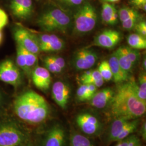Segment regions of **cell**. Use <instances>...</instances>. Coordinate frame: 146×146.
<instances>
[{
  "label": "cell",
  "mask_w": 146,
  "mask_h": 146,
  "mask_svg": "<svg viewBox=\"0 0 146 146\" xmlns=\"http://www.w3.org/2000/svg\"><path fill=\"white\" fill-rule=\"evenodd\" d=\"M108 107L114 119L133 120L145 114L146 104L137 96V82L134 78H131L128 81L118 84Z\"/></svg>",
  "instance_id": "6da1fadb"
},
{
  "label": "cell",
  "mask_w": 146,
  "mask_h": 146,
  "mask_svg": "<svg viewBox=\"0 0 146 146\" xmlns=\"http://www.w3.org/2000/svg\"><path fill=\"white\" fill-rule=\"evenodd\" d=\"M13 109L20 120L33 125L44 122L50 114L46 100L33 90H28L19 95L14 101Z\"/></svg>",
  "instance_id": "7a4b0ae2"
},
{
  "label": "cell",
  "mask_w": 146,
  "mask_h": 146,
  "mask_svg": "<svg viewBox=\"0 0 146 146\" xmlns=\"http://www.w3.org/2000/svg\"><path fill=\"white\" fill-rule=\"evenodd\" d=\"M30 141L29 134L16 120H0V146H21Z\"/></svg>",
  "instance_id": "3957f363"
},
{
  "label": "cell",
  "mask_w": 146,
  "mask_h": 146,
  "mask_svg": "<svg viewBox=\"0 0 146 146\" xmlns=\"http://www.w3.org/2000/svg\"><path fill=\"white\" fill-rule=\"evenodd\" d=\"M71 19L61 8H51L42 13L37 19V24L43 31L65 33L70 27Z\"/></svg>",
  "instance_id": "277c9868"
},
{
  "label": "cell",
  "mask_w": 146,
  "mask_h": 146,
  "mask_svg": "<svg viewBox=\"0 0 146 146\" xmlns=\"http://www.w3.org/2000/svg\"><path fill=\"white\" fill-rule=\"evenodd\" d=\"M98 22V14L94 6L84 2L77 8L74 16V31L84 34L93 31Z\"/></svg>",
  "instance_id": "5b68a950"
},
{
  "label": "cell",
  "mask_w": 146,
  "mask_h": 146,
  "mask_svg": "<svg viewBox=\"0 0 146 146\" xmlns=\"http://www.w3.org/2000/svg\"><path fill=\"white\" fill-rule=\"evenodd\" d=\"M0 81L10 84L15 88L22 84L20 68L10 59L0 63Z\"/></svg>",
  "instance_id": "8992f818"
},
{
  "label": "cell",
  "mask_w": 146,
  "mask_h": 146,
  "mask_svg": "<svg viewBox=\"0 0 146 146\" xmlns=\"http://www.w3.org/2000/svg\"><path fill=\"white\" fill-rule=\"evenodd\" d=\"M76 123L80 129L88 135H98L102 129V124L94 115L81 113L76 116Z\"/></svg>",
  "instance_id": "52a82bcc"
},
{
  "label": "cell",
  "mask_w": 146,
  "mask_h": 146,
  "mask_svg": "<svg viewBox=\"0 0 146 146\" xmlns=\"http://www.w3.org/2000/svg\"><path fill=\"white\" fill-rule=\"evenodd\" d=\"M14 37L17 44L27 50L38 55L41 52L38 42L33 33L22 27H17L14 31Z\"/></svg>",
  "instance_id": "ba28073f"
},
{
  "label": "cell",
  "mask_w": 146,
  "mask_h": 146,
  "mask_svg": "<svg viewBox=\"0 0 146 146\" xmlns=\"http://www.w3.org/2000/svg\"><path fill=\"white\" fill-rule=\"evenodd\" d=\"M98 60V55L95 51L82 48L75 53L73 58V65L78 70H88L94 66Z\"/></svg>",
  "instance_id": "9c48e42d"
},
{
  "label": "cell",
  "mask_w": 146,
  "mask_h": 146,
  "mask_svg": "<svg viewBox=\"0 0 146 146\" xmlns=\"http://www.w3.org/2000/svg\"><path fill=\"white\" fill-rule=\"evenodd\" d=\"M9 9L11 14L21 21H26L31 17L34 13L32 0H11Z\"/></svg>",
  "instance_id": "30bf717a"
},
{
  "label": "cell",
  "mask_w": 146,
  "mask_h": 146,
  "mask_svg": "<svg viewBox=\"0 0 146 146\" xmlns=\"http://www.w3.org/2000/svg\"><path fill=\"white\" fill-rule=\"evenodd\" d=\"M66 133L62 126L58 124L52 125L45 134L42 146H65Z\"/></svg>",
  "instance_id": "8fae6325"
},
{
  "label": "cell",
  "mask_w": 146,
  "mask_h": 146,
  "mask_svg": "<svg viewBox=\"0 0 146 146\" xmlns=\"http://www.w3.org/2000/svg\"><path fill=\"white\" fill-rule=\"evenodd\" d=\"M122 35L119 31L108 29L99 34L94 38L93 45L107 49H112L121 41Z\"/></svg>",
  "instance_id": "7c38bea8"
},
{
  "label": "cell",
  "mask_w": 146,
  "mask_h": 146,
  "mask_svg": "<svg viewBox=\"0 0 146 146\" xmlns=\"http://www.w3.org/2000/svg\"><path fill=\"white\" fill-rule=\"evenodd\" d=\"M70 88L68 84L62 81H56L53 84L52 96L53 100L62 109H66L70 96Z\"/></svg>",
  "instance_id": "4fadbf2b"
},
{
  "label": "cell",
  "mask_w": 146,
  "mask_h": 146,
  "mask_svg": "<svg viewBox=\"0 0 146 146\" xmlns=\"http://www.w3.org/2000/svg\"><path fill=\"white\" fill-rule=\"evenodd\" d=\"M31 76L33 84L37 88L43 92L49 89L52 78L50 73L46 68L37 66L32 71Z\"/></svg>",
  "instance_id": "5bb4252c"
},
{
  "label": "cell",
  "mask_w": 146,
  "mask_h": 146,
  "mask_svg": "<svg viewBox=\"0 0 146 146\" xmlns=\"http://www.w3.org/2000/svg\"><path fill=\"white\" fill-rule=\"evenodd\" d=\"M115 94V90L110 87L97 91L89 101V104L98 109H104L109 106Z\"/></svg>",
  "instance_id": "9a60e30c"
},
{
  "label": "cell",
  "mask_w": 146,
  "mask_h": 146,
  "mask_svg": "<svg viewBox=\"0 0 146 146\" xmlns=\"http://www.w3.org/2000/svg\"><path fill=\"white\" fill-rule=\"evenodd\" d=\"M109 63L111 71L113 74V78L114 82L116 84L123 83L129 80L131 78L130 74L125 72L121 67L118 60L116 58L115 52H114L110 57Z\"/></svg>",
  "instance_id": "2e32d148"
},
{
  "label": "cell",
  "mask_w": 146,
  "mask_h": 146,
  "mask_svg": "<svg viewBox=\"0 0 146 146\" xmlns=\"http://www.w3.org/2000/svg\"><path fill=\"white\" fill-rule=\"evenodd\" d=\"M101 17L105 24L115 25L119 19L118 11L113 3L104 2L102 5Z\"/></svg>",
  "instance_id": "e0dca14e"
},
{
  "label": "cell",
  "mask_w": 146,
  "mask_h": 146,
  "mask_svg": "<svg viewBox=\"0 0 146 146\" xmlns=\"http://www.w3.org/2000/svg\"><path fill=\"white\" fill-rule=\"evenodd\" d=\"M98 88L92 84H81L76 92L77 99L84 102L89 101L98 91Z\"/></svg>",
  "instance_id": "ac0fdd59"
},
{
  "label": "cell",
  "mask_w": 146,
  "mask_h": 146,
  "mask_svg": "<svg viewBox=\"0 0 146 146\" xmlns=\"http://www.w3.org/2000/svg\"><path fill=\"white\" fill-rule=\"evenodd\" d=\"M131 120H128L125 118L114 119V121L110 127L108 133V139L110 141H115L117 136L119 135L123 128Z\"/></svg>",
  "instance_id": "d6986e66"
},
{
  "label": "cell",
  "mask_w": 146,
  "mask_h": 146,
  "mask_svg": "<svg viewBox=\"0 0 146 146\" xmlns=\"http://www.w3.org/2000/svg\"><path fill=\"white\" fill-rule=\"evenodd\" d=\"M114 52L121 67L125 72L130 74L134 66L131 62L130 59L126 53L125 47H120Z\"/></svg>",
  "instance_id": "ffe728a7"
},
{
  "label": "cell",
  "mask_w": 146,
  "mask_h": 146,
  "mask_svg": "<svg viewBox=\"0 0 146 146\" xmlns=\"http://www.w3.org/2000/svg\"><path fill=\"white\" fill-rule=\"evenodd\" d=\"M127 43L129 47L136 50L145 49L146 38L137 33L131 34L127 37Z\"/></svg>",
  "instance_id": "44dd1931"
},
{
  "label": "cell",
  "mask_w": 146,
  "mask_h": 146,
  "mask_svg": "<svg viewBox=\"0 0 146 146\" xmlns=\"http://www.w3.org/2000/svg\"><path fill=\"white\" fill-rule=\"evenodd\" d=\"M139 122L140 121L139 119L130 120L123 128V130L119 134V135L117 136L115 141L119 142L128 137V136L133 134L137 129Z\"/></svg>",
  "instance_id": "7402d4cb"
},
{
  "label": "cell",
  "mask_w": 146,
  "mask_h": 146,
  "mask_svg": "<svg viewBox=\"0 0 146 146\" xmlns=\"http://www.w3.org/2000/svg\"><path fill=\"white\" fill-rule=\"evenodd\" d=\"M22 50L26 58L27 68L28 73V76H29L31 75V73L33 69L37 67V64L38 62L37 55L23 48H22Z\"/></svg>",
  "instance_id": "603a6c76"
},
{
  "label": "cell",
  "mask_w": 146,
  "mask_h": 146,
  "mask_svg": "<svg viewBox=\"0 0 146 146\" xmlns=\"http://www.w3.org/2000/svg\"><path fill=\"white\" fill-rule=\"evenodd\" d=\"M65 47V43L61 38L40 46L41 52H55L62 50Z\"/></svg>",
  "instance_id": "cb8c5ba5"
},
{
  "label": "cell",
  "mask_w": 146,
  "mask_h": 146,
  "mask_svg": "<svg viewBox=\"0 0 146 146\" xmlns=\"http://www.w3.org/2000/svg\"><path fill=\"white\" fill-rule=\"evenodd\" d=\"M69 146H93L92 142L85 136L73 133L70 138Z\"/></svg>",
  "instance_id": "d4e9b609"
},
{
  "label": "cell",
  "mask_w": 146,
  "mask_h": 146,
  "mask_svg": "<svg viewBox=\"0 0 146 146\" xmlns=\"http://www.w3.org/2000/svg\"><path fill=\"white\" fill-rule=\"evenodd\" d=\"M137 95L141 101L146 104V72L141 73L139 78V83H137Z\"/></svg>",
  "instance_id": "484cf974"
},
{
  "label": "cell",
  "mask_w": 146,
  "mask_h": 146,
  "mask_svg": "<svg viewBox=\"0 0 146 146\" xmlns=\"http://www.w3.org/2000/svg\"><path fill=\"white\" fill-rule=\"evenodd\" d=\"M119 19L122 22L131 18L140 17V14L134 8L125 7L120 8L118 11Z\"/></svg>",
  "instance_id": "4316f807"
},
{
  "label": "cell",
  "mask_w": 146,
  "mask_h": 146,
  "mask_svg": "<svg viewBox=\"0 0 146 146\" xmlns=\"http://www.w3.org/2000/svg\"><path fill=\"white\" fill-rule=\"evenodd\" d=\"M104 82L99 70L98 69H94L92 70V72L88 78L81 83V84H92L97 88H99L104 84Z\"/></svg>",
  "instance_id": "83f0119b"
},
{
  "label": "cell",
  "mask_w": 146,
  "mask_h": 146,
  "mask_svg": "<svg viewBox=\"0 0 146 146\" xmlns=\"http://www.w3.org/2000/svg\"><path fill=\"white\" fill-rule=\"evenodd\" d=\"M98 70L104 81H110L113 78V74L108 61L104 60L101 63Z\"/></svg>",
  "instance_id": "f1b7e54d"
},
{
  "label": "cell",
  "mask_w": 146,
  "mask_h": 146,
  "mask_svg": "<svg viewBox=\"0 0 146 146\" xmlns=\"http://www.w3.org/2000/svg\"><path fill=\"white\" fill-rule=\"evenodd\" d=\"M16 64L17 65V67L22 69L24 72V73L28 76L26 58L22 50V48L17 44L16 48Z\"/></svg>",
  "instance_id": "f546056e"
},
{
  "label": "cell",
  "mask_w": 146,
  "mask_h": 146,
  "mask_svg": "<svg viewBox=\"0 0 146 146\" xmlns=\"http://www.w3.org/2000/svg\"><path fill=\"white\" fill-rule=\"evenodd\" d=\"M43 64L45 68L50 73L58 74L61 73L63 69L60 68L55 62L52 60L50 56H48L43 58L42 60Z\"/></svg>",
  "instance_id": "4dcf8cb0"
},
{
  "label": "cell",
  "mask_w": 146,
  "mask_h": 146,
  "mask_svg": "<svg viewBox=\"0 0 146 146\" xmlns=\"http://www.w3.org/2000/svg\"><path fill=\"white\" fill-rule=\"evenodd\" d=\"M34 36L36 38L37 41L38 42L39 48L40 46L44 45L50 42L56 41L60 38V37L54 34H34Z\"/></svg>",
  "instance_id": "1f68e13d"
},
{
  "label": "cell",
  "mask_w": 146,
  "mask_h": 146,
  "mask_svg": "<svg viewBox=\"0 0 146 146\" xmlns=\"http://www.w3.org/2000/svg\"><path fill=\"white\" fill-rule=\"evenodd\" d=\"M117 145L118 146H142L141 140L139 137L133 134L119 141Z\"/></svg>",
  "instance_id": "d6a6232c"
},
{
  "label": "cell",
  "mask_w": 146,
  "mask_h": 146,
  "mask_svg": "<svg viewBox=\"0 0 146 146\" xmlns=\"http://www.w3.org/2000/svg\"><path fill=\"white\" fill-rule=\"evenodd\" d=\"M125 49L126 53L130 59L131 62L132 63L134 66H135L140 59V53L138 50L131 48V47H125Z\"/></svg>",
  "instance_id": "836d02e7"
},
{
  "label": "cell",
  "mask_w": 146,
  "mask_h": 146,
  "mask_svg": "<svg viewBox=\"0 0 146 146\" xmlns=\"http://www.w3.org/2000/svg\"><path fill=\"white\" fill-rule=\"evenodd\" d=\"M60 5L68 7L78 8L85 2L86 0H56Z\"/></svg>",
  "instance_id": "e575fe53"
},
{
  "label": "cell",
  "mask_w": 146,
  "mask_h": 146,
  "mask_svg": "<svg viewBox=\"0 0 146 146\" xmlns=\"http://www.w3.org/2000/svg\"><path fill=\"white\" fill-rule=\"evenodd\" d=\"M140 19H141V17L131 18L128 20L122 22H121L122 26L125 30L131 31L132 29H134L136 23L140 20H141Z\"/></svg>",
  "instance_id": "d590c367"
},
{
  "label": "cell",
  "mask_w": 146,
  "mask_h": 146,
  "mask_svg": "<svg viewBox=\"0 0 146 146\" xmlns=\"http://www.w3.org/2000/svg\"><path fill=\"white\" fill-rule=\"evenodd\" d=\"M134 29L137 34L141 35V36L146 38V22L145 20H140L139 21Z\"/></svg>",
  "instance_id": "8d00e7d4"
},
{
  "label": "cell",
  "mask_w": 146,
  "mask_h": 146,
  "mask_svg": "<svg viewBox=\"0 0 146 146\" xmlns=\"http://www.w3.org/2000/svg\"><path fill=\"white\" fill-rule=\"evenodd\" d=\"M130 3L135 8L146 11V0H130Z\"/></svg>",
  "instance_id": "74e56055"
},
{
  "label": "cell",
  "mask_w": 146,
  "mask_h": 146,
  "mask_svg": "<svg viewBox=\"0 0 146 146\" xmlns=\"http://www.w3.org/2000/svg\"><path fill=\"white\" fill-rule=\"evenodd\" d=\"M8 23V17L5 11L0 8V30L7 26Z\"/></svg>",
  "instance_id": "f35d334b"
},
{
  "label": "cell",
  "mask_w": 146,
  "mask_h": 146,
  "mask_svg": "<svg viewBox=\"0 0 146 146\" xmlns=\"http://www.w3.org/2000/svg\"><path fill=\"white\" fill-rule=\"evenodd\" d=\"M50 57L60 68H62L63 70L64 69L66 66V62L63 58L56 55L50 56Z\"/></svg>",
  "instance_id": "ab89813d"
},
{
  "label": "cell",
  "mask_w": 146,
  "mask_h": 146,
  "mask_svg": "<svg viewBox=\"0 0 146 146\" xmlns=\"http://www.w3.org/2000/svg\"><path fill=\"white\" fill-rule=\"evenodd\" d=\"M140 135L143 141L146 140V123L145 121L141 125L140 128Z\"/></svg>",
  "instance_id": "60d3db41"
},
{
  "label": "cell",
  "mask_w": 146,
  "mask_h": 146,
  "mask_svg": "<svg viewBox=\"0 0 146 146\" xmlns=\"http://www.w3.org/2000/svg\"><path fill=\"white\" fill-rule=\"evenodd\" d=\"M102 1H103L104 2H107L110 3H115L120 1V0H102Z\"/></svg>",
  "instance_id": "b9f144b4"
},
{
  "label": "cell",
  "mask_w": 146,
  "mask_h": 146,
  "mask_svg": "<svg viewBox=\"0 0 146 146\" xmlns=\"http://www.w3.org/2000/svg\"><path fill=\"white\" fill-rule=\"evenodd\" d=\"M2 100H3V96H2V94L1 92L0 91V110L2 106Z\"/></svg>",
  "instance_id": "7bdbcfd3"
},
{
  "label": "cell",
  "mask_w": 146,
  "mask_h": 146,
  "mask_svg": "<svg viewBox=\"0 0 146 146\" xmlns=\"http://www.w3.org/2000/svg\"><path fill=\"white\" fill-rule=\"evenodd\" d=\"M33 146V143H31V141H30L29 142H27L26 143H25V145H22V146Z\"/></svg>",
  "instance_id": "ee69618b"
},
{
  "label": "cell",
  "mask_w": 146,
  "mask_h": 146,
  "mask_svg": "<svg viewBox=\"0 0 146 146\" xmlns=\"http://www.w3.org/2000/svg\"><path fill=\"white\" fill-rule=\"evenodd\" d=\"M146 58H144L143 59V62H142V67L143 68H145V70H146Z\"/></svg>",
  "instance_id": "f6af8a7d"
},
{
  "label": "cell",
  "mask_w": 146,
  "mask_h": 146,
  "mask_svg": "<svg viewBox=\"0 0 146 146\" xmlns=\"http://www.w3.org/2000/svg\"><path fill=\"white\" fill-rule=\"evenodd\" d=\"M2 38H3V35H2V33L1 31V30H0V44L2 41Z\"/></svg>",
  "instance_id": "bcb514c9"
},
{
  "label": "cell",
  "mask_w": 146,
  "mask_h": 146,
  "mask_svg": "<svg viewBox=\"0 0 146 146\" xmlns=\"http://www.w3.org/2000/svg\"><path fill=\"white\" fill-rule=\"evenodd\" d=\"M117 146V145H116V146Z\"/></svg>",
  "instance_id": "7dc6e473"
}]
</instances>
